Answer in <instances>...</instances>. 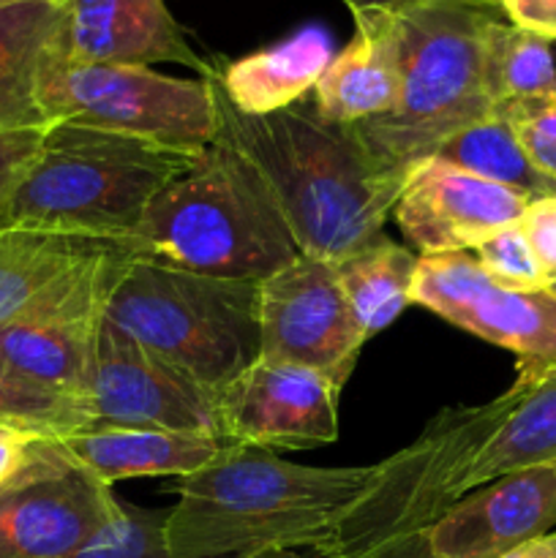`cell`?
<instances>
[{
	"mask_svg": "<svg viewBox=\"0 0 556 558\" xmlns=\"http://www.w3.org/2000/svg\"><path fill=\"white\" fill-rule=\"evenodd\" d=\"M213 93L216 140L254 167L300 254L341 262L379 238L407 174L382 167L347 125L327 123L316 109L245 118L223 98L216 76Z\"/></svg>",
	"mask_w": 556,
	"mask_h": 558,
	"instance_id": "obj_1",
	"label": "cell"
},
{
	"mask_svg": "<svg viewBox=\"0 0 556 558\" xmlns=\"http://www.w3.org/2000/svg\"><path fill=\"white\" fill-rule=\"evenodd\" d=\"M31 439H36V436L14 434V430L0 436V485L9 483V480L16 474V469L22 466Z\"/></svg>",
	"mask_w": 556,
	"mask_h": 558,
	"instance_id": "obj_33",
	"label": "cell"
},
{
	"mask_svg": "<svg viewBox=\"0 0 556 558\" xmlns=\"http://www.w3.org/2000/svg\"><path fill=\"white\" fill-rule=\"evenodd\" d=\"M505 423L467 466L461 496L529 466L556 463V368L532 387H518Z\"/></svg>",
	"mask_w": 556,
	"mask_h": 558,
	"instance_id": "obj_22",
	"label": "cell"
},
{
	"mask_svg": "<svg viewBox=\"0 0 556 558\" xmlns=\"http://www.w3.org/2000/svg\"><path fill=\"white\" fill-rule=\"evenodd\" d=\"M213 76L178 80L147 65L63 63L44 54L36 98L47 125L74 123L161 145L205 147L218 134Z\"/></svg>",
	"mask_w": 556,
	"mask_h": 558,
	"instance_id": "obj_7",
	"label": "cell"
},
{
	"mask_svg": "<svg viewBox=\"0 0 556 558\" xmlns=\"http://www.w3.org/2000/svg\"><path fill=\"white\" fill-rule=\"evenodd\" d=\"M240 558H305V556H300L298 550H262V554H251Z\"/></svg>",
	"mask_w": 556,
	"mask_h": 558,
	"instance_id": "obj_36",
	"label": "cell"
},
{
	"mask_svg": "<svg viewBox=\"0 0 556 558\" xmlns=\"http://www.w3.org/2000/svg\"><path fill=\"white\" fill-rule=\"evenodd\" d=\"M469 254L480 262V267L499 287L518 289V292L548 289V278H545L543 267H540L537 256H534L532 245L523 234L521 221L512 223V227L496 229L494 234L480 240Z\"/></svg>",
	"mask_w": 556,
	"mask_h": 558,
	"instance_id": "obj_28",
	"label": "cell"
},
{
	"mask_svg": "<svg viewBox=\"0 0 556 558\" xmlns=\"http://www.w3.org/2000/svg\"><path fill=\"white\" fill-rule=\"evenodd\" d=\"M47 54L90 65L178 63L202 80L216 74L194 52L167 0H63Z\"/></svg>",
	"mask_w": 556,
	"mask_h": 558,
	"instance_id": "obj_14",
	"label": "cell"
},
{
	"mask_svg": "<svg viewBox=\"0 0 556 558\" xmlns=\"http://www.w3.org/2000/svg\"><path fill=\"white\" fill-rule=\"evenodd\" d=\"M556 532V463L529 466L463 494L431 529L439 558H501Z\"/></svg>",
	"mask_w": 556,
	"mask_h": 558,
	"instance_id": "obj_16",
	"label": "cell"
},
{
	"mask_svg": "<svg viewBox=\"0 0 556 558\" xmlns=\"http://www.w3.org/2000/svg\"><path fill=\"white\" fill-rule=\"evenodd\" d=\"M134 256L129 245L104 251L36 308L0 327V360L38 385L87 401V379L107 303Z\"/></svg>",
	"mask_w": 556,
	"mask_h": 558,
	"instance_id": "obj_10",
	"label": "cell"
},
{
	"mask_svg": "<svg viewBox=\"0 0 556 558\" xmlns=\"http://www.w3.org/2000/svg\"><path fill=\"white\" fill-rule=\"evenodd\" d=\"M358 558H439L434 550V543L423 545V548H414V550H398V554H365Z\"/></svg>",
	"mask_w": 556,
	"mask_h": 558,
	"instance_id": "obj_35",
	"label": "cell"
},
{
	"mask_svg": "<svg viewBox=\"0 0 556 558\" xmlns=\"http://www.w3.org/2000/svg\"><path fill=\"white\" fill-rule=\"evenodd\" d=\"M521 229L548 283L556 281V194L529 202L521 218Z\"/></svg>",
	"mask_w": 556,
	"mask_h": 558,
	"instance_id": "obj_31",
	"label": "cell"
},
{
	"mask_svg": "<svg viewBox=\"0 0 556 558\" xmlns=\"http://www.w3.org/2000/svg\"><path fill=\"white\" fill-rule=\"evenodd\" d=\"M548 292L554 294V298H556V281H551V283H548Z\"/></svg>",
	"mask_w": 556,
	"mask_h": 558,
	"instance_id": "obj_39",
	"label": "cell"
},
{
	"mask_svg": "<svg viewBox=\"0 0 556 558\" xmlns=\"http://www.w3.org/2000/svg\"><path fill=\"white\" fill-rule=\"evenodd\" d=\"M3 434H11V430H9V428H3V425H0V436H3ZM14 434H16V430H14Z\"/></svg>",
	"mask_w": 556,
	"mask_h": 558,
	"instance_id": "obj_40",
	"label": "cell"
},
{
	"mask_svg": "<svg viewBox=\"0 0 556 558\" xmlns=\"http://www.w3.org/2000/svg\"><path fill=\"white\" fill-rule=\"evenodd\" d=\"M0 425L16 434L65 439L93 425L87 401L27 379L0 360Z\"/></svg>",
	"mask_w": 556,
	"mask_h": 558,
	"instance_id": "obj_26",
	"label": "cell"
},
{
	"mask_svg": "<svg viewBox=\"0 0 556 558\" xmlns=\"http://www.w3.org/2000/svg\"><path fill=\"white\" fill-rule=\"evenodd\" d=\"M336 265L338 283L349 300L365 338L387 330L407 305H412V283L420 256L379 234Z\"/></svg>",
	"mask_w": 556,
	"mask_h": 558,
	"instance_id": "obj_23",
	"label": "cell"
},
{
	"mask_svg": "<svg viewBox=\"0 0 556 558\" xmlns=\"http://www.w3.org/2000/svg\"><path fill=\"white\" fill-rule=\"evenodd\" d=\"M434 158L461 169V172L474 174V178L516 191L529 202L556 194V180L545 178L529 161L512 129L496 112L450 136L434 153Z\"/></svg>",
	"mask_w": 556,
	"mask_h": 558,
	"instance_id": "obj_24",
	"label": "cell"
},
{
	"mask_svg": "<svg viewBox=\"0 0 556 558\" xmlns=\"http://www.w3.org/2000/svg\"><path fill=\"white\" fill-rule=\"evenodd\" d=\"M354 36L330 60L314 87V109L322 120L354 125L392 112L398 101V49L390 5L352 11Z\"/></svg>",
	"mask_w": 556,
	"mask_h": 558,
	"instance_id": "obj_17",
	"label": "cell"
},
{
	"mask_svg": "<svg viewBox=\"0 0 556 558\" xmlns=\"http://www.w3.org/2000/svg\"><path fill=\"white\" fill-rule=\"evenodd\" d=\"M205 147L52 123L11 196L5 227L55 229L125 245L150 202Z\"/></svg>",
	"mask_w": 556,
	"mask_h": 558,
	"instance_id": "obj_5",
	"label": "cell"
},
{
	"mask_svg": "<svg viewBox=\"0 0 556 558\" xmlns=\"http://www.w3.org/2000/svg\"><path fill=\"white\" fill-rule=\"evenodd\" d=\"M125 245L161 265L251 283L300 256L259 174L221 140L150 202Z\"/></svg>",
	"mask_w": 556,
	"mask_h": 558,
	"instance_id": "obj_3",
	"label": "cell"
},
{
	"mask_svg": "<svg viewBox=\"0 0 556 558\" xmlns=\"http://www.w3.org/2000/svg\"><path fill=\"white\" fill-rule=\"evenodd\" d=\"M512 25L554 41L556 38V0H499Z\"/></svg>",
	"mask_w": 556,
	"mask_h": 558,
	"instance_id": "obj_32",
	"label": "cell"
},
{
	"mask_svg": "<svg viewBox=\"0 0 556 558\" xmlns=\"http://www.w3.org/2000/svg\"><path fill=\"white\" fill-rule=\"evenodd\" d=\"M58 441L107 485L136 477H185L205 469L232 445L223 436L118 425H93Z\"/></svg>",
	"mask_w": 556,
	"mask_h": 558,
	"instance_id": "obj_18",
	"label": "cell"
},
{
	"mask_svg": "<svg viewBox=\"0 0 556 558\" xmlns=\"http://www.w3.org/2000/svg\"><path fill=\"white\" fill-rule=\"evenodd\" d=\"M529 199L436 158L407 172L392 216L418 256L472 251L496 229L512 227Z\"/></svg>",
	"mask_w": 556,
	"mask_h": 558,
	"instance_id": "obj_15",
	"label": "cell"
},
{
	"mask_svg": "<svg viewBox=\"0 0 556 558\" xmlns=\"http://www.w3.org/2000/svg\"><path fill=\"white\" fill-rule=\"evenodd\" d=\"M483 85L491 107L556 90L548 38L491 16L483 33Z\"/></svg>",
	"mask_w": 556,
	"mask_h": 558,
	"instance_id": "obj_25",
	"label": "cell"
},
{
	"mask_svg": "<svg viewBox=\"0 0 556 558\" xmlns=\"http://www.w3.org/2000/svg\"><path fill=\"white\" fill-rule=\"evenodd\" d=\"M167 512L120 501V512L71 558H172L167 548Z\"/></svg>",
	"mask_w": 556,
	"mask_h": 558,
	"instance_id": "obj_27",
	"label": "cell"
},
{
	"mask_svg": "<svg viewBox=\"0 0 556 558\" xmlns=\"http://www.w3.org/2000/svg\"><path fill=\"white\" fill-rule=\"evenodd\" d=\"M412 305L512 352L518 387L537 385L556 368L554 294L499 287L469 251L420 256Z\"/></svg>",
	"mask_w": 556,
	"mask_h": 558,
	"instance_id": "obj_8",
	"label": "cell"
},
{
	"mask_svg": "<svg viewBox=\"0 0 556 558\" xmlns=\"http://www.w3.org/2000/svg\"><path fill=\"white\" fill-rule=\"evenodd\" d=\"M343 3H347L352 11H360V9H368V5L390 3V0H343Z\"/></svg>",
	"mask_w": 556,
	"mask_h": 558,
	"instance_id": "obj_37",
	"label": "cell"
},
{
	"mask_svg": "<svg viewBox=\"0 0 556 558\" xmlns=\"http://www.w3.org/2000/svg\"><path fill=\"white\" fill-rule=\"evenodd\" d=\"M333 60L330 38L322 27H305L287 41L251 52L218 71L223 98L245 118L292 109L314 93L316 82Z\"/></svg>",
	"mask_w": 556,
	"mask_h": 558,
	"instance_id": "obj_19",
	"label": "cell"
},
{
	"mask_svg": "<svg viewBox=\"0 0 556 558\" xmlns=\"http://www.w3.org/2000/svg\"><path fill=\"white\" fill-rule=\"evenodd\" d=\"M494 112L510 125L529 161L556 180V90L499 104Z\"/></svg>",
	"mask_w": 556,
	"mask_h": 558,
	"instance_id": "obj_29",
	"label": "cell"
},
{
	"mask_svg": "<svg viewBox=\"0 0 556 558\" xmlns=\"http://www.w3.org/2000/svg\"><path fill=\"white\" fill-rule=\"evenodd\" d=\"M107 319L216 396L259 360V283L200 276L134 256Z\"/></svg>",
	"mask_w": 556,
	"mask_h": 558,
	"instance_id": "obj_6",
	"label": "cell"
},
{
	"mask_svg": "<svg viewBox=\"0 0 556 558\" xmlns=\"http://www.w3.org/2000/svg\"><path fill=\"white\" fill-rule=\"evenodd\" d=\"M58 11L55 0L0 5V131L47 129L36 85Z\"/></svg>",
	"mask_w": 556,
	"mask_h": 558,
	"instance_id": "obj_21",
	"label": "cell"
},
{
	"mask_svg": "<svg viewBox=\"0 0 556 558\" xmlns=\"http://www.w3.org/2000/svg\"><path fill=\"white\" fill-rule=\"evenodd\" d=\"M120 243L36 227L0 229V327L47 300L76 270Z\"/></svg>",
	"mask_w": 556,
	"mask_h": 558,
	"instance_id": "obj_20",
	"label": "cell"
},
{
	"mask_svg": "<svg viewBox=\"0 0 556 558\" xmlns=\"http://www.w3.org/2000/svg\"><path fill=\"white\" fill-rule=\"evenodd\" d=\"M120 499L58 439H31L0 485V558H71L118 518Z\"/></svg>",
	"mask_w": 556,
	"mask_h": 558,
	"instance_id": "obj_9",
	"label": "cell"
},
{
	"mask_svg": "<svg viewBox=\"0 0 556 558\" xmlns=\"http://www.w3.org/2000/svg\"><path fill=\"white\" fill-rule=\"evenodd\" d=\"M259 357L314 368L341 390L368 341L336 265L303 254L259 281Z\"/></svg>",
	"mask_w": 556,
	"mask_h": 558,
	"instance_id": "obj_11",
	"label": "cell"
},
{
	"mask_svg": "<svg viewBox=\"0 0 556 558\" xmlns=\"http://www.w3.org/2000/svg\"><path fill=\"white\" fill-rule=\"evenodd\" d=\"M501 558H556V532L532 539V543L521 545Z\"/></svg>",
	"mask_w": 556,
	"mask_h": 558,
	"instance_id": "obj_34",
	"label": "cell"
},
{
	"mask_svg": "<svg viewBox=\"0 0 556 558\" xmlns=\"http://www.w3.org/2000/svg\"><path fill=\"white\" fill-rule=\"evenodd\" d=\"M85 398L93 425L221 436L216 396L109 319L98 330Z\"/></svg>",
	"mask_w": 556,
	"mask_h": 558,
	"instance_id": "obj_12",
	"label": "cell"
},
{
	"mask_svg": "<svg viewBox=\"0 0 556 558\" xmlns=\"http://www.w3.org/2000/svg\"><path fill=\"white\" fill-rule=\"evenodd\" d=\"M371 472L374 466H303L232 441L216 461L174 483L178 505L167 512L169 556L316 550Z\"/></svg>",
	"mask_w": 556,
	"mask_h": 558,
	"instance_id": "obj_2",
	"label": "cell"
},
{
	"mask_svg": "<svg viewBox=\"0 0 556 558\" xmlns=\"http://www.w3.org/2000/svg\"><path fill=\"white\" fill-rule=\"evenodd\" d=\"M341 387L319 371L259 357L216 392L223 439L259 450H311L338 439Z\"/></svg>",
	"mask_w": 556,
	"mask_h": 558,
	"instance_id": "obj_13",
	"label": "cell"
},
{
	"mask_svg": "<svg viewBox=\"0 0 556 558\" xmlns=\"http://www.w3.org/2000/svg\"><path fill=\"white\" fill-rule=\"evenodd\" d=\"M41 136L44 129L0 131V229L5 227V216H9L16 185L25 178L27 167L41 147Z\"/></svg>",
	"mask_w": 556,
	"mask_h": 558,
	"instance_id": "obj_30",
	"label": "cell"
},
{
	"mask_svg": "<svg viewBox=\"0 0 556 558\" xmlns=\"http://www.w3.org/2000/svg\"><path fill=\"white\" fill-rule=\"evenodd\" d=\"M387 5L398 49V101L392 112L347 129L382 167L407 174L494 112L483 85V33L494 14L474 0Z\"/></svg>",
	"mask_w": 556,
	"mask_h": 558,
	"instance_id": "obj_4",
	"label": "cell"
},
{
	"mask_svg": "<svg viewBox=\"0 0 556 558\" xmlns=\"http://www.w3.org/2000/svg\"><path fill=\"white\" fill-rule=\"evenodd\" d=\"M9 3H20V0H0V5H9ZM55 3H63V0H55Z\"/></svg>",
	"mask_w": 556,
	"mask_h": 558,
	"instance_id": "obj_38",
	"label": "cell"
}]
</instances>
